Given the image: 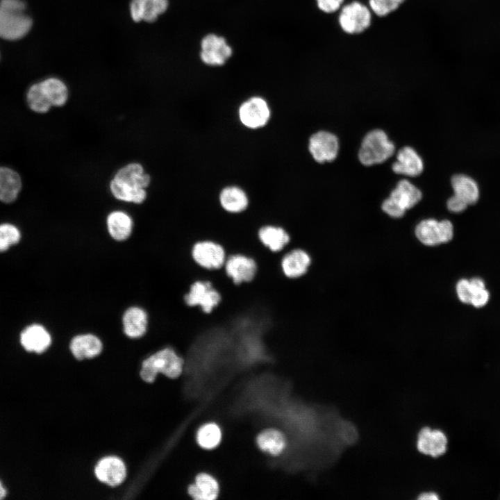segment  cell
<instances>
[{
    "mask_svg": "<svg viewBox=\"0 0 500 500\" xmlns=\"http://www.w3.org/2000/svg\"><path fill=\"white\" fill-rule=\"evenodd\" d=\"M122 325L123 333L126 337L131 339L141 338L148 330L149 314L140 306H130L122 313Z\"/></svg>",
    "mask_w": 500,
    "mask_h": 500,
    "instance_id": "5bb4252c",
    "label": "cell"
},
{
    "mask_svg": "<svg viewBox=\"0 0 500 500\" xmlns=\"http://www.w3.org/2000/svg\"><path fill=\"white\" fill-rule=\"evenodd\" d=\"M221 208L231 214H238L245 211L249 207L247 195L241 188L228 186L224 188L219 197Z\"/></svg>",
    "mask_w": 500,
    "mask_h": 500,
    "instance_id": "7402d4cb",
    "label": "cell"
},
{
    "mask_svg": "<svg viewBox=\"0 0 500 500\" xmlns=\"http://www.w3.org/2000/svg\"><path fill=\"white\" fill-rule=\"evenodd\" d=\"M394 152V145L380 129L369 131L364 137L358 151L360 162L370 166L387 160Z\"/></svg>",
    "mask_w": 500,
    "mask_h": 500,
    "instance_id": "277c9868",
    "label": "cell"
},
{
    "mask_svg": "<svg viewBox=\"0 0 500 500\" xmlns=\"http://www.w3.org/2000/svg\"><path fill=\"white\" fill-rule=\"evenodd\" d=\"M201 49V58L208 65H222L232 54V49L225 39L214 34L203 38Z\"/></svg>",
    "mask_w": 500,
    "mask_h": 500,
    "instance_id": "4fadbf2b",
    "label": "cell"
},
{
    "mask_svg": "<svg viewBox=\"0 0 500 500\" xmlns=\"http://www.w3.org/2000/svg\"><path fill=\"white\" fill-rule=\"evenodd\" d=\"M6 495V490L0 481V499H3Z\"/></svg>",
    "mask_w": 500,
    "mask_h": 500,
    "instance_id": "b9f144b4",
    "label": "cell"
},
{
    "mask_svg": "<svg viewBox=\"0 0 500 500\" xmlns=\"http://www.w3.org/2000/svg\"><path fill=\"white\" fill-rule=\"evenodd\" d=\"M39 84L52 107H61L67 103L69 90L60 78L50 76L40 81Z\"/></svg>",
    "mask_w": 500,
    "mask_h": 500,
    "instance_id": "d4e9b609",
    "label": "cell"
},
{
    "mask_svg": "<svg viewBox=\"0 0 500 500\" xmlns=\"http://www.w3.org/2000/svg\"><path fill=\"white\" fill-rule=\"evenodd\" d=\"M21 233L18 228L10 223L0 224V252L5 251L19 242Z\"/></svg>",
    "mask_w": 500,
    "mask_h": 500,
    "instance_id": "d6a6232c",
    "label": "cell"
},
{
    "mask_svg": "<svg viewBox=\"0 0 500 500\" xmlns=\"http://www.w3.org/2000/svg\"><path fill=\"white\" fill-rule=\"evenodd\" d=\"M69 349L76 360H83L101 354L103 344L101 338L93 333H81L72 338Z\"/></svg>",
    "mask_w": 500,
    "mask_h": 500,
    "instance_id": "9a60e30c",
    "label": "cell"
},
{
    "mask_svg": "<svg viewBox=\"0 0 500 500\" xmlns=\"http://www.w3.org/2000/svg\"><path fill=\"white\" fill-rule=\"evenodd\" d=\"M147 0H131L129 5L131 18L135 22L143 21Z\"/></svg>",
    "mask_w": 500,
    "mask_h": 500,
    "instance_id": "d590c367",
    "label": "cell"
},
{
    "mask_svg": "<svg viewBox=\"0 0 500 500\" xmlns=\"http://www.w3.org/2000/svg\"><path fill=\"white\" fill-rule=\"evenodd\" d=\"M0 7L5 10L24 12L26 8L23 0H0Z\"/></svg>",
    "mask_w": 500,
    "mask_h": 500,
    "instance_id": "f35d334b",
    "label": "cell"
},
{
    "mask_svg": "<svg viewBox=\"0 0 500 500\" xmlns=\"http://www.w3.org/2000/svg\"><path fill=\"white\" fill-rule=\"evenodd\" d=\"M258 236L261 243L273 252L281 251L290 239L284 228L273 224L261 226Z\"/></svg>",
    "mask_w": 500,
    "mask_h": 500,
    "instance_id": "603a6c76",
    "label": "cell"
},
{
    "mask_svg": "<svg viewBox=\"0 0 500 500\" xmlns=\"http://www.w3.org/2000/svg\"><path fill=\"white\" fill-rule=\"evenodd\" d=\"M311 261L310 256L305 250L294 249L283 256L281 264L285 276L297 278L307 272Z\"/></svg>",
    "mask_w": 500,
    "mask_h": 500,
    "instance_id": "ffe728a7",
    "label": "cell"
},
{
    "mask_svg": "<svg viewBox=\"0 0 500 500\" xmlns=\"http://www.w3.org/2000/svg\"><path fill=\"white\" fill-rule=\"evenodd\" d=\"M105 225L108 234L113 240L124 242L131 236L135 222L128 212L114 210L106 215Z\"/></svg>",
    "mask_w": 500,
    "mask_h": 500,
    "instance_id": "e0dca14e",
    "label": "cell"
},
{
    "mask_svg": "<svg viewBox=\"0 0 500 500\" xmlns=\"http://www.w3.org/2000/svg\"><path fill=\"white\" fill-rule=\"evenodd\" d=\"M420 499H438L439 497L438 495L433 492H426L420 494V495L418 497Z\"/></svg>",
    "mask_w": 500,
    "mask_h": 500,
    "instance_id": "60d3db41",
    "label": "cell"
},
{
    "mask_svg": "<svg viewBox=\"0 0 500 500\" xmlns=\"http://www.w3.org/2000/svg\"><path fill=\"white\" fill-rule=\"evenodd\" d=\"M184 359L173 348L160 349L142 362L140 374L142 380L152 383L158 374L170 378H178L183 373Z\"/></svg>",
    "mask_w": 500,
    "mask_h": 500,
    "instance_id": "7a4b0ae2",
    "label": "cell"
},
{
    "mask_svg": "<svg viewBox=\"0 0 500 500\" xmlns=\"http://www.w3.org/2000/svg\"><path fill=\"white\" fill-rule=\"evenodd\" d=\"M222 433L219 426L214 423H208L199 428L197 433V441L203 449H211L220 442Z\"/></svg>",
    "mask_w": 500,
    "mask_h": 500,
    "instance_id": "f546056e",
    "label": "cell"
},
{
    "mask_svg": "<svg viewBox=\"0 0 500 500\" xmlns=\"http://www.w3.org/2000/svg\"><path fill=\"white\" fill-rule=\"evenodd\" d=\"M374 15L369 6L358 1L345 3L338 11L337 22L340 29L348 35H358L372 25Z\"/></svg>",
    "mask_w": 500,
    "mask_h": 500,
    "instance_id": "3957f363",
    "label": "cell"
},
{
    "mask_svg": "<svg viewBox=\"0 0 500 500\" xmlns=\"http://www.w3.org/2000/svg\"><path fill=\"white\" fill-rule=\"evenodd\" d=\"M471 288V303L475 308L483 307L488 302L489 292L486 290L483 279L474 277L469 280Z\"/></svg>",
    "mask_w": 500,
    "mask_h": 500,
    "instance_id": "1f68e13d",
    "label": "cell"
},
{
    "mask_svg": "<svg viewBox=\"0 0 500 500\" xmlns=\"http://www.w3.org/2000/svg\"><path fill=\"white\" fill-rule=\"evenodd\" d=\"M383 210L390 217L394 218L401 217L406 210L394 201L391 198L385 199L382 204Z\"/></svg>",
    "mask_w": 500,
    "mask_h": 500,
    "instance_id": "74e56055",
    "label": "cell"
},
{
    "mask_svg": "<svg viewBox=\"0 0 500 500\" xmlns=\"http://www.w3.org/2000/svg\"><path fill=\"white\" fill-rule=\"evenodd\" d=\"M150 183L151 177L143 166L138 162H131L117 171L109 183V188L117 200L141 204L147 199L146 189Z\"/></svg>",
    "mask_w": 500,
    "mask_h": 500,
    "instance_id": "6da1fadb",
    "label": "cell"
},
{
    "mask_svg": "<svg viewBox=\"0 0 500 500\" xmlns=\"http://www.w3.org/2000/svg\"><path fill=\"white\" fill-rule=\"evenodd\" d=\"M308 149L312 158L318 162L333 161L338 153V138L328 131L317 132L309 139Z\"/></svg>",
    "mask_w": 500,
    "mask_h": 500,
    "instance_id": "8fae6325",
    "label": "cell"
},
{
    "mask_svg": "<svg viewBox=\"0 0 500 500\" xmlns=\"http://www.w3.org/2000/svg\"><path fill=\"white\" fill-rule=\"evenodd\" d=\"M20 342L27 351L42 353L51 346L52 337L45 326L40 324H33L22 331Z\"/></svg>",
    "mask_w": 500,
    "mask_h": 500,
    "instance_id": "2e32d148",
    "label": "cell"
},
{
    "mask_svg": "<svg viewBox=\"0 0 500 500\" xmlns=\"http://www.w3.org/2000/svg\"><path fill=\"white\" fill-rule=\"evenodd\" d=\"M406 0H367V6L374 17H386L397 12Z\"/></svg>",
    "mask_w": 500,
    "mask_h": 500,
    "instance_id": "4dcf8cb0",
    "label": "cell"
},
{
    "mask_svg": "<svg viewBox=\"0 0 500 500\" xmlns=\"http://www.w3.org/2000/svg\"><path fill=\"white\" fill-rule=\"evenodd\" d=\"M94 474L99 481L115 488L125 481L127 469L122 458L111 455L101 458L97 462L94 467Z\"/></svg>",
    "mask_w": 500,
    "mask_h": 500,
    "instance_id": "9c48e42d",
    "label": "cell"
},
{
    "mask_svg": "<svg viewBox=\"0 0 500 500\" xmlns=\"http://www.w3.org/2000/svg\"><path fill=\"white\" fill-rule=\"evenodd\" d=\"M423 167L421 157L410 147H403L398 151L397 160L392 166L395 173L413 177L419 175Z\"/></svg>",
    "mask_w": 500,
    "mask_h": 500,
    "instance_id": "44dd1931",
    "label": "cell"
},
{
    "mask_svg": "<svg viewBox=\"0 0 500 500\" xmlns=\"http://www.w3.org/2000/svg\"><path fill=\"white\" fill-rule=\"evenodd\" d=\"M241 123L249 128H258L267 124L270 117L267 103L261 97H253L244 101L238 110Z\"/></svg>",
    "mask_w": 500,
    "mask_h": 500,
    "instance_id": "30bf717a",
    "label": "cell"
},
{
    "mask_svg": "<svg viewBox=\"0 0 500 500\" xmlns=\"http://www.w3.org/2000/svg\"><path fill=\"white\" fill-rule=\"evenodd\" d=\"M421 191L406 179L401 180L392 191L390 198L406 210L415 206L422 199Z\"/></svg>",
    "mask_w": 500,
    "mask_h": 500,
    "instance_id": "484cf974",
    "label": "cell"
},
{
    "mask_svg": "<svg viewBox=\"0 0 500 500\" xmlns=\"http://www.w3.org/2000/svg\"><path fill=\"white\" fill-rule=\"evenodd\" d=\"M257 444L263 451L276 456L283 451L286 442L281 432L270 428L263 431L258 435Z\"/></svg>",
    "mask_w": 500,
    "mask_h": 500,
    "instance_id": "83f0119b",
    "label": "cell"
},
{
    "mask_svg": "<svg viewBox=\"0 0 500 500\" xmlns=\"http://www.w3.org/2000/svg\"><path fill=\"white\" fill-rule=\"evenodd\" d=\"M222 299L220 293L210 281L197 280L193 282L189 291L183 296L184 302L188 306H199L205 313H210Z\"/></svg>",
    "mask_w": 500,
    "mask_h": 500,
    "instance_id": "5b68a950",
    "label": "cell"
},
{
    "mask_svg": "<svg viewBox=\"0 0 500 500\" xmlns=\"http://www.w3.org/2000/svg\"><path fill=\"white\" fill-rule=\"evenodd\" d=\"M456 293L459 300L463 303H471V288L469 280L462 278L456 284Z\"/></svg>",
    "mask_w": 500,
    "mask_h": 500,
    "instance_id": "8d00e7d4",
    "label": "cell"
},
{
    "mask_svg": "<svg viewBox=\"0 0 500 500\" xmlns=\"http://www.w3.org/2000/svg\"><path fill=\"white\" fill-rule=\"evenodd\" d=\"M417 239L428 246L449 242L453 235V226L449 220L427 219L420 222L415 228Z\"/></svg>",
    "mask_w": 500,
    "mask_h": 500,
    "instance_id": "52a82bcc",
    "label": "cell"
},
{
    "mask_svg": "<svg viewBox=\"0 0 500 500\" xmlns=\"http://www.w3.org/2000/svg\"><path fill=\"white\" fill-rule=\"evenodd\" d=\"M169 7V0H147L143 22H155Z\"/></svg>",
    "mask_w": 500,
    "mask_h": 500,
    "instance_id": "836d02e7",
    "label": "cell"
},
{
    "mask_svg": "<svg viewBox=\"0 0 500 500\" xmlns=\"http://www.w3.org/2000/svg\"><path fill=\"white\" fill-rule=\"evenodd\" d=\"M26 101L29 109L37 114H45L52 107L42 92L39 82L29 86L26 94Z\"/></svg>",
    "mask_w": 500,
    "mask_h": 500,
    "instance_id": "f1b7e54d",
    "label": "cell"
},
{
    "mask_svg": "<svg viewBox=\"0 0 500 500\" xmlns=\"http://www.w3.org/2000/svg\"><path fill=\"white\" fill-rule=\"evenodd\" d=\"M454 194L468 205L474 204L479 198V189L476 182L465 174H456L451 178Z\"/></svg>",
    "mask_w": 500,
    "mask_h": 500,
    "instance_id": "4316f807",
    "label": "cell"
},
{
    "mask_svg": "<svg viewBox=\"0 0 500 500\" xmlns=\"http://www.w3.org/2000/svg\"><path fill=\"white\" fill-rule=\"evenodd\" d=\"M33 26L32 19L24 12H14L0 7V38L17 40L26 35Z\"/></svg>",
    "mask_w": 500,
    "mask_h": 500,
    "instance_id": "ba28073f",
    "label": "cell"
},
{
    "mask_svg": "<svg viewBox=\"0 0 500 500\" xmlns=\"http://www.w3.org/2000/svg\"><path fill=\"white\" fill-rule=\"evenodd\" d=\"M192 257L201 267L215 270L224 267L226 255L224 247L219 243L204 240L195 242L192 248Z\"/></svg>",
    "mask_w": 500,
    "mask_h": 500,
    "instance_id": "8992f818",
    "label": "cell"
},
{
    "mask_svg": "<svg viewBox=\"0 0 500 500\" xmlns=\"http://www.w3.org/2000/svg\"><path fill=\"white\" fill-rule=\"evenodd\" d=\"M22 178L15 169L0 165V201L12 203L15 201L22 190Z\"/></svg>",
    "mask_w": 500,
    "mask_h": 500,
    "instance_id": "d6986e66",
    "label": "cell"
},
{
    "mask_svg": "<svg viewBox=\"0 0 500 500\" xmlns=\"http://www.w3.org/2000/svg\"><path fill=\"white\" fill-rule=\"evenodd\" d=\"M318 9L322 12L331 15L338 12L346 0H315Z\"/></svg>",
    "mask_w": 500,
    "mask_h": 500,
    "instance_id": "e575fe53",
    "label": "cell"
},
{
    "mask_svg": "<svg viewBox=\"0 0 500 500\" xmlns=\"http://www.w3.org/2000/svg\"><path fill=\"white\" fill-rule=\"evenodd\" d=\"M224 268L228 276L235 284H240L252 281L257 271L255 260L241 253L228 256Z\"/></svg>",
    "mask_w": 500,
    "mask_h": 500,
    "instance_id": "7c38bea8",
    "label": "cell"
},
{
    "mask_svg": "<svg viewBox=\"0 0 500 500\" xmlns=\"http://www.w3.org/2000/svg\"><path fill=\"white\" fill-rule=\"evenodd\" d=\"M189 495L195 500H214L219 493L217 481L206 473L198 474L194 483L188 488Z\"/></svg>",
    "mask_w": 500,
    "mask_h": 500,
    "instance_id": "cb8c5ba5",
    "label": "cell"
},
{
    "mask_svg": "<svg viewBox=\"0 0 500 500\" xmlns=\"http://www.w3.org/2000/svg\"><path fill=\"white\" fill-rule=\"evenodd\" d=\"M447 443V438L443 431L425 427L418 433L417 447L423 454L436 458L446 452Z\"/></svg>",
    "mask_w": 500,
    "mask_h": 500,
    "instance_id": "ac0fdd59",
    "label": "cell"
},
{
    "mask_svg": "<svg viewBox=\"0 0 500 500\" xmlns=\"http://www.w3.org/2000/svg\"><path fill=\"white\" fill-rule=\"evenodd\" d=\"M447 206L451 212H461L467 208L468 204L462 199L453 194L448 199Z\"/></svg>",
    "mask_w": 500,
    "mask_h": 500,
    "instance_id": "ab89813d",
    "label": "cell"
},
{
    "mask_svg": "<svg viewBox=\"0 0 500 500\" xmlns=\"http://www.w3.org/2000/svg\"><path fill=\"white\" fill-rule=\"evenodd\" d=\"M69 456H70V450H69ZM70 464H71V459H70ZM71 469H72V466H71ZM72 477H73V474H72ZM73 480H74V478H73ZM74 486H75V483H74ZM75 489H76V486H75ZM76 499H77V493H76Z\"/></svg>",
    "mask_w": 500,
    "mask_h": 500,
    "instance_id": "7bdbcfd3",
    "label": "cell"
}]
</instances>
